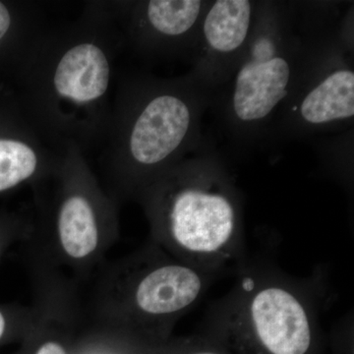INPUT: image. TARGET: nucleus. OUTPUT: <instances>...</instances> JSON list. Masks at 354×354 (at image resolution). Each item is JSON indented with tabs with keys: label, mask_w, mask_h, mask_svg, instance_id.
Listing matches in <instances>:
<instances>
[{
	"label": "nucleus",
	"mask_w": 354,
	"mask_h": 354,
	"mask_svg": "<svg viewBox=\"0 0 354 354\" xmlns=\"http://www.w3.org/2000/svg\"><path fill=\"white\" fill-rule=\"evenodd\" d=\"M38 164L36 153L27 144L0 139V192L31 178Z\"/></svg>",
	"instance_id": "11"
},
{
	"label": "nucleus",
	"mask_w": 354,
	"mask_h": 354,
	"mask_svg": "<svg viewBox=\"0 0 354 354\" xmlns=\"http://www.w3.org/2000/svg\"><path fill=\"white\" fill-rule=\"evenodd\" d=\"M141 197L152 242L174 259L216 277L243 262L241 197L215 158L174 165Z\"/></svg>",
	"instance_id": "1"
},
{
	"label": "nucleus",
	"mask_w": 354,
	"mask_h": 354,
	"mask_svg": "<svg viewBox=\"0 0 354 354\" xmlns=\"http://www.w3.org/2000/svg\"><path fill=\"white\" fill-rule=\"evenodd\" d=\"M208 3L200 0H153L147 2L144 18L158 36L183 38L199 31Z\"/></svg>",
	"instance_id": "10"
},
{
	"label": "nucleus",
	"mask_w": 354,
	"mask_h": 354,
	"mask_svg": "<svg viewBox=\"0 0 354 354\" xmlns=\"http://www.w3.org/2000/svg\"><path fill=\"white\" fill-rule=\"evenodd\" d=\"M205 86L165 88L142 102L128 130L127 150L133 187L145 190L174 167L171 162L196 137Z\"/></svg>",
	"instance_id": "5"
},
{
	"label": "nucleus",
	"mask_w": 354,
	"mask_h": 354,
	"mask_svg": "<svg viewBox=\"0 0 354 354\" xmlns=\"http://www.w3.org/2000/svg\"><path fill=\"white\" fill-rule=\"evenodd\" d=\"M248 0H218L208 4L199 27L205 62L234 64L245 48L256 17Z\"/></svg>",
	"instance_id": "8"
},
{
	"label": "nucleus",
	"mask_w": 354,
	"mask_h": 354,
	"mask_svg": "<svg viewBox=\"0 0 354 354\" xmlns=\"http://www.w3.org/2000/svg\"><path fill=\"white\" fill-rule=\"evenodd\" d=\"M34 354H68L62 342L53 337H48L39 344Z\"/></svg>",
	"instance_id": "13"
},
{
	"label": "nucleus",
	"mask_w": 354,
	"mask_h": 354,
	"mask_svg": "<svg viewBox=\"0 0 354 354\" xmlns=\"http://www.w3.org/2000/svg\"><path fill=\"white\" fill-rule=\"evenodd\" d=\"M111 65L104 50L93 43L76 44L62 55L53 86L60 97L77 104L101 99L108 91Z\"/></svg>",
	"instance_id": "9"
},
{
	"label": "nucleus",
	"mask_w": 354,
	"mask_h": 354,
	"mask_svg": "<svg viewBox=\"0 0 354 354\" xmlns=\"http://www.w3.org/2000/svg\"><path fill=\"white\" fill-rule=\"evenodd\" d=\"M291 118L304 130H323L354 118V72L342 60H333L295 86Z\"/></svg>",
	"instance_id": "7"
},
{
	"label": "nucleus",
	"mask_w": 354,
	"mask_h": 354,
	"mask_svg": "<svg viewBox=\"0 0 354 354\" xmlns=\"http://www.w3.org/2000/svg\"><path fill=\"white\" fill-rule=\"evenodd\" d=\"M236 272L207 311L201 335L234 354H325L309 288L270 265L243 261Z\"/></svg>",
	"instance_id": "2"
},
{
	"label": "nucleus",
	"mask_w": 354,
	"mask_h": 354,
	"mask_svg": "<svg viewBox=\"0 0 354 354\" xmlns=\"http://www.w3.org/2000/svg\"><path fill=\"white\" fill-rule=\"evenodd\" d=\"M299 43L271 9L256 12L250 38L234 64L225 114L237 130H257L288 102L304 72Z\"/></svg>",
	"instance_id": "4"
},
{
	"label": "nucleus",
	"mask_w": 354,
	"mask_h": 354,
	"mask_svg": "<svg viewBox=\"0 0 354 354\" xmlns=\"http://www.w3.org/2000/svg\"><path fill=\"white\" fill-rule=\"evenodd\" d=\"M6 318L4 316V314L2 313L1 310H0V339L3 337L4 333H6Z\"/></svg>",
	"instance_id": "15"
},
{
	"label": "nucleus",
	"mask_w": 354,
	"mask_h": 354,
	"mask_svg": "<svg viewBox=\"0 0 354 354\" xmlns=\"http://www.w3.org/2000/svg\"><path fill=\"white\" fill-rule=\"evenodd\" d=\"M215 279L152 242L102 277L95 297V321L127 333L142 346L164 344Z\"/></svg>",
	"instance_id": "3"
},
{
	"label": "nucleus",
	"mask_w": 354,
	"mask_h": 354,
	"mask_svg": "<svg viewBox=\"0 0 354 354\" xmlns=\"http://www.w3.org/2000/svg\"><path fill=\"white\" fill-rule=\"evenodd\" d=\"M11 17L8 9L2 2H0V39L6 36L7 31L10 28Z\"/></svg>",
	"instance_id": "14"
},
{
	"label": "nucleus",
	"mask_w": 354,
	"mask_h": 354,
	"mask_svg": "<svg viewBox=\"0 0 354 354\" xmlns=\"http://www.w3.org/2000/svg\"><path fill=\"white\" fill-rule=\"evenodd\" d=\"M153 354H234L218 342L199 335L169 346L167 341L155 346H146Z\"/></svg>",
	"instance_id": "12"
},
{
	"label": "nucleus",
	"mask_w": 354,
	"mask_h": 354,
	"mask_svg": "<svg viewBox=\"0 0 354 354\" xmlns=\"http://www.w3.org/2000/svg\"><path fill=\"white\" fill-rule=\"evenodd\" d=\"M92 193L81 185L65 188L50 225L32 239V250L44 272L66 268L85 274L113 244L115 225L102 213Z\"/></svg>",
	"instance_id": "6"
}]
</instances>
